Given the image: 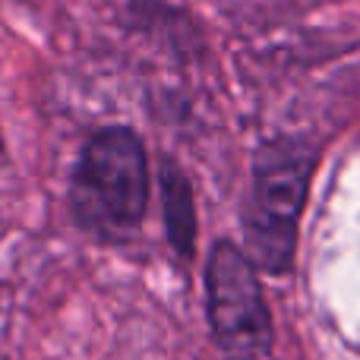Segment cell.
Listing matches in <instances>:
<instances>
[{"label":"cell","mask_w":360,"mask_h":360,"mask_svg":"<svg viewBox=\"0 0 360 360\" xmlns=\"http://www.w3.org/2000/svg\"><path fill=\"white\" fill-rule=\"evenodd\" d=\"M313 168L316 149L304 139L278 136L256 149L250 196L243 205V237L247 256L266 272L278 275L291 266Z\"/></svg>","instance_id":"obj_1"},{"label":"cell","mask_w":360,"mask_h":360,"mask_svg":"<svg viewBox=\"0 0 360 360\" xmlns=\"http://www.w3.org/2000/svg\"><path fill=\"white\" fill-rule=\"evenodd\" d=\"M149 155L130 127H105L86 143L70 186L76 221L101 237L130 234L149 209Z\"/></svg>","instance_id":"obj_2"},{"label":"cell","mask_w":360,"mask_h":360,"mask_svg":"<svg viewBox=\"0 0 360 360\" xmlns=\"http://www.w3.org/2000/svg\"><path fill=\"white\" fill-rule=\"evenodd\" d=\"M205 304L218 345L231 360H259L272 345V316L256 266L240 247L218 240L205 262Z\"/></svg>","instance_id":"obj_3"},{"label":"cell","mask_w":360,"mask_h":360,"mask_svg":"<svg viewBox=\"0 0 360 360\" xmlns=\"http://www.w3.org/2000/svg\"><path fill=\"white\" fill-rule=\"evenodd\" d=\"M158 190H162L165 231H168L171 247L180 256H190L196 243V202H193L190 180L174 162H165L158 174Z\"/></svg>","instance_id":"obj_4"},{"label":"cell","mask_w":360,"mask_h":360,"mask_svg":"<svg viewBox=\"0 0 360 360\" xmlns=\"http://www.w3.org/2000/svg\"><path fill=\"white\" fill-rule=\"evenodd\" d=\"M0 162H4V139H0Z\"/></svg>","instance_id":"obj_5"}]
</instances>
